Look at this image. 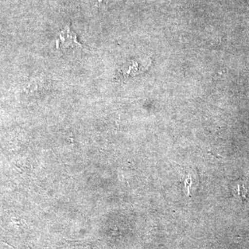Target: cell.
<instances>
[{
  "label": "cell",
  "instance_id": "cell-2",
  "mask_svg": "<svg viewBox=\"0 0 249 249\" xmlns=\"http://www.w3.org/2000/svg\"><path fill=\"white\" fill-rule=\"evenodd\" d=\"M235 189L237 191V194L235 195H237L240 199H242V200H245L247 193H246V188L244 186L243 183H237V188Z\"/></svg>",
  "mask_w": 249,
  "mask_h": 249
},
{
  "label": "cell",
  "instance_id": "cell-1",
  "mask_svg": "<svg viewBox=\"0 0 249 249\" xmlns=\"http://www.w3.org/2000/svg\"><path fill=\"white\" fill-rule=\"evenodd\" d=\"M55 47L58 50H78L83 48V46L77 39V35L70 26L65 27L59 33L55 40Z\"/></svg>",
  "mask_w": 249,
  "mask_h": 249
}]
</instances>
